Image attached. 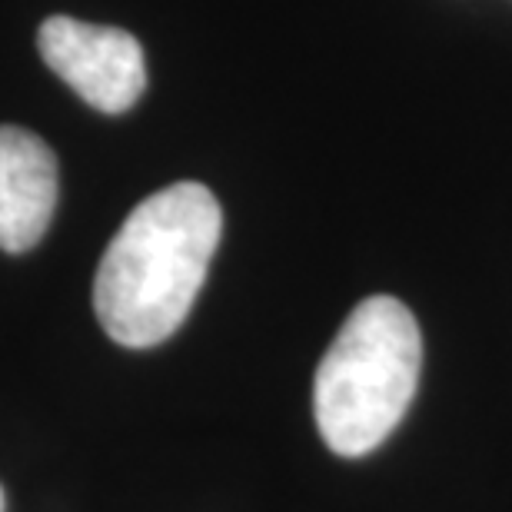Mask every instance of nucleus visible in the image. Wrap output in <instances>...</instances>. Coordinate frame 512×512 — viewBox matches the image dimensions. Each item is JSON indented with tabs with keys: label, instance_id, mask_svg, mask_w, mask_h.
<instances>
[{
	"label": "nucleus",
	"instance_id": "f257e3e1",
	"mask_svg": "<svg viewBox=\"0 0 512 512\" xmlns=\"http://www.w3.org/2000/svg\"><path fill=\"white\" fill-rule=\"evenodd\" d=\"M223 210L203 183H173L137 203L94 280L104 333L130 350L170 340L197 303L220 247Z\"/></svg>",
	"mask_w": 512,
	"mask_h": 512
},
{
	"label": "nucleus",
	"instance_id": "f03ea898",
	"mask_svg": "<svg viewBox=\"0 0 512 512\" xmlns=\"http://www.w3.org/2000/svg\"><path fill=\"white\" fill-rule=\"evenodd\" d=\"M423 336L406 303L376 293L356 306L316 366L313 413L336 456H366L399 426L419 386Z\"/></svg>",
	"mask_w": 512,
	"mask_h": 512
},
{
	"label": "nucleus",
	"instance_id": "7ed1b4c3",
	"mask_svg": "<svg viewBox=\"0 0 512 512\" xmlns=\"http://www.w3.org/2000/svg\"><path fill=\"white\" fill-rule=\"evenodd\" d=\"M37 50L44 64L100 114H124L147 87L140 40L120 27L47 17L37 30Z\"/></svg>",
	"mask_w": 512,
	"mask_h": 512
},
{
	"label": "nucleus",
	"instance_id": "20e7f679",
	"mask_svg": "<svg viewBox=\"0 0 512 512\" xmlns=\"http://www.w3.org/2000/svg\"><path fill=\"white\" fill-rule=\"evenodd\" d=\"M57 210V157L34 130L0 127V250H34Z\"/></svg>",
	"mask_w": 512,
	"mask_h": 512
},
{
	"label": "nucleus",
	"instance_id": "39448f33",
	"mask_svg": "<svg viewBox=\"0 0 512 512\" xmlns=\"http://www.w3.org/2000/svg\"><path fill=\"white\" fill-rule=\"evenodd\" d=\"M0 512H4V489H0Z\"/></svg>",
	"mask_w": 512,
	"mask_h": 512
}]
</instances>
